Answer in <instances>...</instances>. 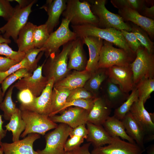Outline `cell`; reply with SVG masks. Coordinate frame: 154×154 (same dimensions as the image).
<instances>
[{
	"label": "cell",
	"instance_id": "1",
	"mask_svg": "<svg viewBox=\"0 0 154 154\" xmlns=\"http://www.w3.org/2000/svg\"><path fill=\"white\" fill-rule=\"evenodd\" d=\"M71 26L77 37L82 38L89 36L98 37L130 53L136 54L130 48L120 31L113 28H100L89 24Z\"/></svg>",
	"mask_w": 154,
	"mask_h": 154
},
{
	"label": "cell",
	"instance_id": "2",
	"mask_svg": "<svg viewBox=\"0 0 154 154\" xmlns=\"http://www.w3.org/2000/svg\"><path fill=\"white\" fill-rule=\"evenodd\" d=\"M62 15L72 25L89 24L98 26V19L92 13L88 0H66V8Z\"/></svg>",
	"mask_w": 154,
	"mask_h": 154
},
{
	"label": "cell",
	"instance_id": "3",
	"mask_svg": "<svg viewBox=\"0 0 154 154\" xmlns=\"http://www.w3.org/2000/svg\"><path fill=\"white\" fill-rule=\"evenodd\" d=\"M74 40L62 46L61 51L45 60L42 70L44 76L48 80L52 78L55 83L69 73L70 71L68 68V56Z\"/></svg>",
	"mask_w": 154,
	"mask_h": 154
},
{
	"label": "cell",
	"instance_id": "4",
	"mask_svg": "<svg viewBox=\"0 0 154 154\" xmlns=\"http://www.w3.org/2000/svg\"><path fill=\"white\" fill-rule=\"evenodd\" d=\"M136 54L122 48H117L113 44L104 40L99 57L98 68H107L114 66H128L134 60Z\"/></svg>",
	"mask_w": 154,
	"mask_h": 154
},
{
	"label": "cell",
	"instance_id": "5",
	"mask_svg": "<svg viewBox=\"0 0 154 154\" xmlns=\"http://www.w3.org/2000/svg\"><path fill=\"white\" fill-rule=\"evenodd\" d=\"M88 1L90 5L92 13L98 19V27L102 29L113 28L119 31H131V28L127 23L124 21L119 15L113 13L107 9L105 6L106 0Z\"/></svg>",
	"mask_w": 154,
	"mask_h": 154
},
{
	"label": "cell",
	"instance_id": "6",
	"mask_svg": "<svg viewBox=\"0 0 154 154\" xmlns=\"http://www.w3.org/2000/svg\"><path fill=\"white\" fill-rule=\"evenodd\" d=\"M70 23L69 20L63 18L59 27L50 34L48 40L41 48L46 58L60 52L61 46L77 38L76 34L69 28Z\"/></svg>",
	"mask_w": 154,
	"mask_h": 154
},
{
	"label": "cell",
	"instance_id": "7",
	"mask_svg": "<svg viewBox=\"0 0 154 154\" xmlns=\"http://www.w3.org/2000/svg\"><path fill=\"white\" fill-rule=\"evenodd\" d=\"M21 114L25 124V130L20 136L22 138L32 133L44 135L46 132L54 129L58 125L48 116L28 110H21Z\"/></svg>",
	"mask_w": 154,
	"mask_h": 154
},
{
	"label": "cell",
	"instance_id": "8",
	"mask_svg": "<svg viewBox=\"0 0 154 154\" xmlns=\"http://www.w3.org/2000/svg\"><path fill=\"white\" fill-rule=\"evenodd\" d=\"M130 66L135 86L143 79L154 78V55L149 52L143 46L137 50L135 59Z\"/></svg>",
	"mask_w": 154,
	"mask_h": 154
},
{
	"label": "cell",
	"instance_id": "9",
	"mask_svg": "<svg viewBox=\"0 0 154 154\" xmlns=\"http://www.w3.org/2000/svg\"><path fill=\"white\" fill-rule=\"evenodd\" d=\"M35 0L32 1L29 5L24 7L19 5L14 8L12 16L3 26L0 28V32L3 34V37L10 40L11 37L16 42L19 33L27 23L32 7Z\"/></svg>",
	"mask_w": 154,
	"mask_h": 154
},
{
	"label": "cell",
	"instance_id": "10",
	"mask_svg": "<svg viewBox=\"0 0 154 154\" xmlns=\"http://www.w3.org/2000/svg\"><path fill=\"white\" fill-rule=\"evenodd\" d=\"M72 129L66 124L60 123L54 130L45 135L44 148L36 151L38 154H65V144Z\"/></svg>",
	"mask_w": 154,
	"mask_h": 154
},
{
	"label": "cell",
	"instance_id": "11",
	"mask_svg": "<svg viewBox=\"0 0 154 154\" xmlns=\"http://www.w3.org/2000/svg\"><path fill=\"white\" fill-rule=\"evenodd\" d=\"M142 100H138L132 105L129 110L133 117L143 131L144 142L154 139V114L149 113Z\"/></svg>",
	"mask_w": 154,
	"mask_h": 154
},
{
	"label": "cell",
	"instance_id": "12",
	"mask_svg": "<svg viewBox=\"0 0 154 154\" xmlns=\"http://www.w3.org/2000/svg\"><path fill=\"white\" fill-rule=\"evenodd\" d=\"M45 61L38 66L31 76L19 80L13 85L14 87L19 91L28 89L35 97L39 96L46 87L49 80L42 75Z\"/></svg>",
	"mask_w": 154,
	"mask_h": 154
},
{
	"label": "cell",
	"instance_id": "13",
	"mask_svg": "<svg viewBox=\"0 0 154 154\" xmlns=\"http://www.w3.org/2000/svg\"><path fill=\"white\" fill-rule=\"evenodd\" d=\"M145 151L136 144L125 141L118 137H113L107 146L94 148L92 154H141Z\"/></svg>",
	"mask_w": 154,
	"mask_h": 154
},
{
	"label": "cell",
	"instance_id": "14",
	"mask_svg": "<svg viewBox=\"0 0 154 154\" xmlns=\"http://www.w3.org/2000/svg\"><path fill=\"white\" fill-rule=\"evenodd\" d=\"M108 78L118 85L124 92L129 93L135 86L133 73L130 65L127 66H114L106 68Z\"/></svg>",
	"mask_w": 154,
	"mask_h": 154
},
{
	"label": "cell",
	"instance_id": "15",
	"mask_svg": "<svg viewBox=\"0 0 154 154\" xmlns=\"http://www.w3.org/2000/svg\"><path fill=\"white\" fill-rule=\"evenodd\" d=\"M89 112L81 108L70 107L62 111L60 115L49 117L55 123H64L74 128L81 125H86Z\"/></svg>",
	"mask_w": 154,
	"mask_h": 154
},
{
	"label": "cell",
	"instance_id": "16",
	"mask_svg": "<svg viewBox=\"0 0 154 154\" xmlns=\"http://www.w3.org/2000/svg\"><path fill=\"white\" fill-rule=\"evenodd\" d=\"M40 137L39 134L31 133L23 139L12 143L2 142L1 147L4 154H38L33 149V145Z\"/></svg>",
	"mask_w": 154,
	"mask_h": 154
},
{
	"label": "cell",
	"instance_id": "17",
	"mask_svg": "<svg viewBox=\"0 0 154 154\" xmlns=\"http://www.w3.org/2000/svg\"><path fill=\"white\" fill-rule=\"evenodd\" d=\"M119 15L124 21L130 22L140 27L146 31L151 40L154 38V20L140 15L130 8L118 10Z\"/></svg>",
	"mask_w": 154,
	"mask_h": 154
},
{
	"label": "cell",
	"instance_id": "18",
	"mask_svg": "<svg viewBox=\"0 0 154 154\" xmlns=\"http://www.w3.org/2000/svg\"><path fill=\"white\" fill-rule=\"evenodd\" d=\"M104 83L103 96L102 97L111 108L115 109L126 100L129 94L123 91L108 78Z\"/></svg>",
	"mask_w": 154,
	"mask_h": 154
},
{
	"label": "cell",
	"instance_id": "19",
	"mask_svg": "<svg viewBox=\"0 0 154 154\" xmlns=\"http://www.w3.org/2000/svg\"><path fill=\"white\" fill-rule=\"evenodd\" d=\"M82 38L77 37L74 40L69 53L68 68L81 71L86 69L87 61L83 48Z\"/></svg>",
	"mask_w": 154,
	"mask_h": 154
},
{
	"label": "cell",
	"instance_id": "20",
	"mask_svg": "<svg viewBox=\"0 0 154 154\" xmlns=\"http://www.w3.org/2000/svg\"><path fill=\"white\" fill-rule=\"evenodd\" d=\"M54 83L53 78L49 79L46 87L41 94L36 97L33 104L23 110L34 111L49 116L50 113L52 94Z\"/></svg>",
	"mask_w": 154,
	"mask_h": 154
},
{
	"label": "cell",
	"instance_id": "21",
	"mask_svg": "<svg viewBox=\"0 0 154 154\" xmlns=\"http://www.w3.org/2000/svg\"><path fill=\"white\" fill-rule=\"evenodd\" d=\"M66 0H48L41 8L46 12L48 17L45 24L50 34L58 24L60 17L65 10Z\"/></svg>",
	"mask_w": 154,
	"mask_h": 154
},
{
	"label": "cell",
	"instance_id": "22",
	"mask_svg": "<svg viewBox=\"0 0 154 154\" xmlns=\"http://www.w3.org/2000/svg\"><path fill=\"white\" fill-rule=\"evenodd\" d=\"M83 43L88 48L89 58L88 60L85 70L92 73L98 69L100 54L103 40L100 38L91 36L82 38Z\"/></svg>",
	"mask_w": 154,
	"mask_h": 154
},
{
	"label": "cell",
	"instance_id": "23",
	"mask_svg": "<svg viewBox=\"0 0 154 154\" xmlns=\"http://www.w3.org/2000/svg\"><path fill=\"white\" fill-rule=\"evenodd\" d=\"M92 74L85 70L81 71L74 70L63 79L54 83L53 87L58 89L70 90L84 87L86 82L91 77Z\"/></svg>",
	"mask_w": 154,
	"mask_h": 154
},
{
	"label": "cell",
	"instance_id": "24",
	"mask_svg": "<svg viewBox=\"0 0 154 154\" xmlns=\"http://www.w3.org/2000/svg\"><path fill=\"white\" fill-rule=\"evenodd\" d=\"M111 110L102 97L96 98L92 107L89 112L87 122L102 125L110 116Z\"/></svg>",
	"mask_w": 154,
	"mask_h": 154
},
{
	"label": "cell",
	"instance_id": "25",
	"mask_svg": "<svg viewBox=\"0 0 154 154\" xmlns=\"http://www.w3.org/2000/svg\"><path fill=\"white\" fill-rule=\"evenodd\" d=\"M86 125L88 131L86 139L91 143L94 148L109 144L112 141L113 137L108 133L102 125H95L88 122Z\"/></svg>",
	"mask_w": 154,
	"mask_h": 154
},
{
	"label": "cell",
	"instance_id": "26",
	"mask_svg": "<svg viewBox=\"0 0 154 154\" xmlns=\"http://www.w3.org/2000/svg\"><path fill=\"white\" fill-rule=\"evenodd\" d=\"M121 120L127 134L136 142L138 146L142 149H145L144 133L130 112H127Z\"/></svg>",
	"mask_w": 154,
	"mask_h": 154
},
{
	"label": "cell",
	"instance_id": "27",
	"mask_svg": "<svg viewBox=\"0 0 154 154\" xmlns=\"http://www.w3.org/2000/svg\"><path fill=\"white\" fill-rule=\"evenodd\" d=\"M37 26L31 22H28L19 31L16 43L18 51L25 52L35 48L33 42L34 32Z\"/></svg>",
	"mask_w": 154,
	"mask_h": 154
},
{
	"label": "cell",
	"instance_id": "28",
	"mask_svg": "<svg viewBox=\"0 0 154 154\" xmlns=\"http://www.w3.org/2000/svg\"><path fill=\"white\" fill-rule=\"evenodd\" d=\"M108 133L112 137H118L132 143L135 141L126 133L121 121L114 116H109L102 125Z\"/></svg>",
	"mask_w": 154,
	"mask_h": 154
},
{
	"label": "cell",
	"instance_id": "29",
	"mask_svg": "<svg viewBox=\"0 0 154 154\" xmlns=\"http://www.w3.org/2000/svg\"><path fill=\"white\" fill-rule=\"evenodd\" d=\"M108 78L106 68H98L92 73L84 87L97 97L100 87Z\"/></svg>",
	"mask_w": 154,
	"mask_h": 154
},
{
	"label": "cell",
	"instance_id": "30",
	"mask_svg": "<svg viewBox=\"0 0 154 154\" xmlns=\"http://www.w3.org/2000/svg\"><path fill=\"white\" fill-rule=\"evenodd\" d=\"M5 127L6 130L12 133L13 142L19 140V138L25 128V124L22 119L19 109L11 117L9 122Z\"/></svg>",
	"mask_w": 154,
	"mask_h": 154
},
{
	"label": "cell",
	"instance_id": "31",
	"mask_svg": "<svg viewBox=\"0 0 154 154\" xmlns=\"http://www.w3.org/2000/svg\"><path fill=\"white\" fill-rule=\"evenodd\" d=\"M71 90L58 89L53 87L52 92L50 113L49 116L56 115L60 112L66 102Z\"/></svg>",
	"mask_w": 154,
	"mask_h": 154
},
{
	"label": "cell",
	"instance_id": "32",
	"mask_svg": "<svg viewBox=\"0 0 154 154\" xmlns=\"http://www.w3.org/2000/svg\"><path fill=\"white\" fill-rule=\"evenodd\" d=\"M14 87L13 85L9 87L4 99L0 104V109L3 112L4 119L7 121H9L12 116L19 109L16 107L12 98Z\"/></svg>",
	"mask_w": 154,
	"mask_h": 154
},
{
	"label": "cell",
	"instance_id": "33",
	"mask_svg": "<svg viewBox=\"0 0 154 154\" xmlns=\"http://www.w3.org/2000/svg\"><path fill=\"white\" fill-rule=\"evenodd\" d=\"M131 28V32L136 36L142 46L146 48L148 52L153 53L154 50V42L150 39L147 32L138 26L128 22Z\"/></svg>",
	"mask_w": 154,
	"mask_h": 154
},
{
	"label": "cell",
	"instance_id": "34",
	"mask_svg": "<svg viewBox=\"0 0 154 154\" xmlns=\"http://www.w3.org/2000/svg\"><path fill=\"white\" fill-rule=\"evenodd\" d=\"M138 100V92L135 86L126 100L120 106L115 109L114 116L119 120H121L129 111L133 104Z\"/></svg>",
	"mask_w": 154,
	"mask_h": 154
},
{
	"label": "cell",
	"instance_id": "35",
	"mask_svg": "<svg viewBox=\"0 0 154 154\" xmlns=\"http://www.w3.org/2000/svg\"><path fill=\"white\" fill-rule=\"evenodd\" d=\"M135 86L138 91V99L145 104L154 91V78L143 79Z\"/></svg>",
	"mask_w": 154,
	"mask_h": 154
},
{
	"label": "cell",
	"instance_id": "36",
	"mask_svg": "<svg viewBox=\"0 0 154 154\" xmlns=\"http://www.w3.org/2000/svg\"><path fill=\"white\" fill-rule=\"evenodd\" d=\"M32 74L27 69L23 68L19 69L15 72L5 78L1 82V89L3 96L9 87L15 82L18 80L31 76Z\"/></svg>",
	"mask_w": 154,
	"mask_h": 154
},
{
	"label": "cell",
	"instance_id": "37",
	"mask_svg": "<svg viewBox=\"0 0 154 154\" xmlns=\"http://www.w3.org/2000/svg\"><path fill=\"white\" fill-rule=\"evenodd\" d=\"M50 34L45 24L37 26L34 34L35 48H41L48 40Z\"/></svg>",
	"mask_w": 154,
	"mask_h": 154
},
{
	"label": "cell",
	"instance_id": "38",
	"mask_svg": "<svg viewBox=\"0 0 154 154\" xmlns=\"http://www.w3.org/2000/svg\"><path fill=\"white\" fill-rule=\"evenodd\" d=\"M25 58L28 64V71L34 72L38 67V63L44 53L42 48H34L25 52Z\"/></svg>",
	"mask_w": 154,
	"mask_h": 154
},
{
	"label": "cell",
	"instance_id": "39",
	"mask_svg": "<svg viewBox=\"0 0 154 154\" xmlns=\"http://www.w3.org/2000/svg\"><path fill=\"white\" fill-rule=\"evenodd\" d=\"M110 1L114 6L118 10L128 8L139 13L146 4L145 0H111Z\"/></svg>",
	"mask_w": 154,
	"mask_h": 154
},
{
	"label": "cell",
	"instance_id": "40",
	"mask_svg": "<svg viewBox=\"0 0 154 154\" xmlns=\"http://www.w3.org/2000/svg\"><path fill=\"white\" fill-rule=\"evenodd\" d=\"M36 97L28 89L20 90L17 95V99L21 103L19 109L23 110L32 105Z\"/></svg>",
	"mask_w": 154,
	"mask_h": 154
},
{
	"label": "cell",
	"instance_id": "41",
	"mask_svg": "<svg viewBox=\"0 0 154 154\" xmlns=\"http://www.w3.org/2000/svg\"><path fill=\"white\" fill-rule=\"evenodd\" d=\"M95 99H78L66 102L59 113L72 106L81 108L90 112L92 107Z\"/></svg>",
	"mask_w": 154,
	"mask_h": 154
},
{
	"label": "cell",
	"instance_id": "42",
	"mask_svg": "<svg viewBox=\"0 0 154 154\" xmlns=\"http://www.w3.org/2000/svg\"><path fill=\"white\" fill-rule=\"evenodd\" d=\"M95 98L92 93L84 87H79L71 90L67 98L66 102H70L76 99H90Z\"/></svg>",
	"mask_w": 154,
	"mask_h": 154
},
{
	"label": "cell",
	"instance_id": "43",
	"mask_svg": "<svg viewBox=\"0 0 154 154\" xmlns=\"http://www.w3.org/2000/svg\"><path fill=\"white\" fill-rule=\"evenodd\" d=\"M130 48L134 53L142 46L135 35L132 32L122 30L120 31Z\"/></svg>",
	"mask_w": 154,
	"mask_h": 154
},
{
	"label": "cell",
	"instance_id": "44",
	"mask_svg": "<svg viewBox=\"0 0 154 154\" xmlns=\"http://www.w3.org/2000/svg\"><path fill=\"white\" fill-rule=\"evenodd\" d=\"M23 68L26 69L28 70V62L25 57L21 61L11 67L7 71L0 72V85L7 77L19 69Z\"/></svg>",
	"mask_w": 154,
	"mask_h": 154
},
{
	"label": "cell",
	"instance_id": "45",
	"mask_svg": "<svg viewBox=\"0 0 154 154\" xmlns=\"http://www.w3.org/2000/svg\"><path fill=\"white\" fill-rule=\"evenodd\" d=\"M10 0H0V17L7 21L12 16L14 8L10 3Z\"/></svg>",
	"mask_w": 154,
	"mask_h": 154
},
{
	"label": "cell",
	"instance_id": "46",
	"mask_svg": "<svg viewBox=\"0 0 154 154\" xmlns=\"http://www.w3.org/2000/svg\"><path fill=\"white\" fill-rule=\"evenodd\" d=\"M84 139L83 137L77 136H74L67 139L64 145L65 151L71 152L79 147Z\"/></svg>",
	"mask_w": 154,
	"mask_h": 154
},
{
	"label": "cell",
	"instance_id": "47",
	"mask_svg": "<svg viewBox=\"0 0 154 154\" xmlns=\"http://www.w3.org/2000/svg\"><path fill=\"white\" fill-rule=\"evenodd\" d=\"M19 62L6 57L0 56V72H5Z\"/></svg>",
	"mask_w": 154,
	"mask_h": 154
},
{
	"label": "cell",
	"instance_id": "48",
	"mask_svg": "<svg viewBox=\"0 0 154 154\" xmlns=\"http://www.w3.org/2000/svg\"><path fill=\"white\" fill-rule=\"evenodd\" d=\"M86 124L80 125L72 128L70 132L69 136L70 137L74 136H77L83 137L86 139L88 134V131L86 128Z\"/></svg>",
	"mask_w": 154,
	"mask_h": 154
},
{
	"label": "cell",
	"instance_id": "49",
	"mask_svg": "<svg viewBox=\"0 0 154 154\" xmlns=\"http://www.w3.org/2000/svg\"><path fill=\"white\" fill-rule=\"evenodd\" d=\"M139 13L146 17L153 19L154 18V5L148 7L145 5Z\"/></svg>",
	"mask_w": 154,
	"mask_h": 154
},
{
	"label": "cell",
	"instance_id": "50",
	"mask_svg": "<svg viewBox=\"0 0 154 154\" xmlns=\"http://www.w3.org/2000/svg\"><path fill=\"white\" fill-rule=\"evenodd\" d=\"M91 144L90 142L84 144L81 147L69 152L74 154H92L89 151V147Z\"/></svg>",
	"mask_w": 154,
	"mask_h": 154
},
{
	"label": "cell",
	"instance_id": "51",
	"mask_svg": "<svg viewBox=\"0 0 154 154\" xmlns=\"http://www.w3.org/2000/svg\"><path fill=\"white\" fill-rule=\"evenodd\" d=\"M4 121H3L2 118V116L0 114V136L3 138L4 137L6 134L7 131L4 130L3 128V125Z\"/></svg>",
	"mask_w": 154,
	"mask_h": 154
},
{
	"label": "cell",
	"instance_id": "52",
	"mask_svg": "<svg viewBox=\"0 0 154 154\" xmlns=\"http://www.w3.org/2000/svg\"><path fill=\"white\" fill-rule=\"evenodd\" d=\"M147 154H154V145H151L147 151Z\"/></svg>",
	"mask_w": 154,
	"mask_h": 154
},
{
	"label": "cell",
	"instance_id": "53",
	"mask_svg": "<svg viewBox=\"0 0 154 154\" xmlns=\"http://www.w3.org/2000/svg\"><path fill=\"white\" fill-rule=\"evenodd\" d=\"M4 96L3 95L1 88L0 87V104L2 102L3 100Z\"/></svg>",
	"mask_w": 154,
	"mask_h": 154
},
{
	"label": "cell",
	"instance_id": "54",
	"mask_svg": "<svg viewBox=\"0 0 154 154\" xmlns=\"http://www.w3.org/2000/svg\"><path fill=\"white\" fill-rule=\"evenodd\" d=\"M3 149L1 147H0V154H3Z\"/></svg>",
	"mask_w": 154,
	"mask_h": 154
},
{
	"label": "cell",
	"instance_id": "55",
	"mask_svg": "<svg viewBox=\"0 0 154 154\" xmlns=\"http://www.w3.org/2000/svg\"><path fill=\"white\" fill-rule=\"evenodd\" d=\"M65 154H74L73 153H72L70 152H66Z\"/></svg>",
	"mask_w": 154,
	"mask_h": 154
},
{
	"label": "cell",
	"instance_id": "56",
	"mask_svg": "<svg viewBox=\"0 0 154 154\" xmlns=\"http://www.w3.org/2000/svg\"><path fill=\"white\" fill-rule=\"evenodd\" d=\"M3 138L1 137L0 136V146H1V145L2 143L1 142V140Z\"/></svg>",
	"mask_w": 154,
	"mask_h": 154
}]
</instances>
